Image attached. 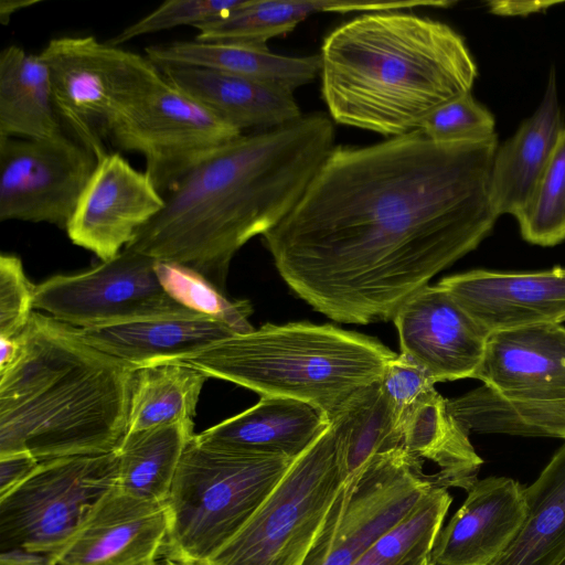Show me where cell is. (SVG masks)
<instances>
[{
    "instance_id": "30",
    "label": "cell",
    "mask_w": 565,
    "mask_h": 565,
    "mask_svg": "<svg viewBox=\"0 0 565 565\" xmlns=\"http://www.w3.org/2000/svg\"><path fill=\"white\" fill-rule=\"evenodd\" d=\"M330 426L338 438L345 479L371 457L402 447L403 426L379 381L354 393Z\"/></svg>"
},
{
    "instance_id": "43",
    "label": "cell",
    "mask_w": 565,
    "mask_h": 565,
    "mask_svg": "<svg viewBox=\"0 0 565 565\" xmlns=\"http://www.w3.org/2000/svg\"><path fill=\"white\" fill-rule=\"evenodd\" d=\"M38 3L36 0H1L0 2V22L8 24L11 17L28 7Z\"/></svg>"
},
{
    "instance_id": "26",
    "label": "cell",
    "mask_w": 565,
    "mask_h": 565,
    "mask_svg": "<svg viewBox=\"0 0 565 565\" xmlns=\"http://www.w3.org/2000/svg\"><path fill=\"white\" fill-rule=\"evenodd\" d=\"M46 64L18 45L0 52V137L46 139L63 132Z\"/></svg>"
},
{
    "instance_id": "34",
    "label": "cell",
    "mask_w": 565,
    "mask_h": 565,
    "mask_svg": "<svg viewBox=\"0 0 565 565\" xmlns=\"http://www.w3.org/2000/svg\"><path fill=\"white\" fill-rule=\"evenodd\" d=\"M516 220L531 244L554 246L565 241V126L531 203Z\"/></svg>"
},
{
    "instance_id": "17",
    "label": "cell",
    "mask_w": 565,
    "mask_h": 565,
    "mask_svg": "<svg viewBox=\"0 0 565 565\" xmlns=\"http://www.w3.org/2000/svg\"><path fill=\"white\" fill-rule=\"evenodd\" d=\"M461 307L489 333L565 321V268L475 269L443 278Z\"/></svg>"
},
{
    "instance_id": "10",
    "label": "cell",
    "mask_w": 565,
    "mask_h": 565,
    "mask_svg": "<svg viewBox=\"0 0 565 565\" xmlns=\"http://www.w3.org/2000/svg\"><path fill=\"white\" fill-rule=\"evenodd\" d=\"M118 465L117 450L40 462L0 498V552L57 554L117 484Z\"/></svg>"
},
{
    "instance_id": "20",
    "label": "cell",
    "mask_w": 565,
    "mask_h": 565,
    "mask_svg": "<svg viewBox=\"0 0 565 565\" xmlns=\"http://www.w3.org/2000/svg\"><path fill=\"white\" fill-rule=\"evenodd\" d=\"M83 339L135 369L179 362L236 334L222 322L180 308L117 323L78 328Z\"/></svg>"
},
{
    "instance_id": "37",
    "label": "cell",
    "mask_w": 565,
    "mask_h": 565,
    "mask_svg": "<svg viewBox=\"0 0 565 565\" xmlns=\"http://www.w3.org/2000/svg\"><path fill=\"white\" fill-rule=\"evenodd\" d=\"M35 286L28 279L19 257L0 256V337L15 338L33 312Z\"/></svg>"
},
{
    "instance_id": "39",
    "label": "cell",
    "mask_w": 565,
    "mask_h": 565,
    "mask_svg": "<svg viewBox=\"0 0 565 565\" xmlns=\"http://www.w3.org/2000/svg\"><path fill=\"white\" fill-rule=\"evenodd\" d=\"M41 461L26 452L0 457V498L23 483Z\"/></svg>"
},
{
    "instance_id": "31",
    "label": "cell",
    "mask_w": 565,
    "mask_h": 565,
    "mask_svg": "<svg viewBox=\"0 0 565 565\" xmlns=\"http://www.w3.org/2000/svg\"><path fill=\"white\" fill-rule=\"evenodd\" d=\"M207 379L204 373L181 362L138 369L130 398L127 433L193 420Z\"/></svg>"
},
{
    "instance_id": "19",
    "label": "cell",
    "mask_w": 565,
    "mask_h": 565,
    "mask_svg": "<svg viewBox=\"0 0 565 565\" xmlns=\"http://www.w3.org/2000/svg\"><path fill=\"white\" fill-rule=\"evenodd\" d=\"M527 514L525 488L508 477L477 479L441 527L434 565H491L511 544Z\"/></svg>"
},
{
    "instance_id": "29",
    "label": "cell",
    "mask_w": 565,
    "mask_h": 565,
    "mask_svg": "<svg viewBox=\"0 0 565 565\" xmlns=\"http://www.w3.org/2000/svg\"><path fill=\"white\" fill-rule=\"evenodd\" d=\"M193 420L127 433L118 448L117 487L137 498L166 503L184 450L194 436Z\"/></svg>"
},
{
    "instance_id": "18",
    "label": "cell",
    "mask_w": 565,
    "mask_h": 565,
    "mask_svg": "<svg viewBox=\"0 0 565 565\" xmlns=\"http://www.w3.org/2000/svg\"><path fill=\"white\" fill-rule=\"evenodd\" d=\"M167 532L166 503L137 498L114 486L51 557L56 565H153Z\"/></svg>"
},
{
    "instance_id": "2",
    "label": "cell",
    "mask_w": 565,
    "mask_h": 565,
    "mask_svg": "<svg viewBox=\"0 0 565 565\" xmlns=\"http://www.w3.org/2000/svg\"><path fill=\"white\" fill-rule=\"evenodd\" d=\"M334 138L333 121L322 113L243 134L190 170L125 248L185 266L224 291L236 252L295 207Z\"/></svg>"
},
{
    "instance_id": "11",
    "label": "cell",
    "mask_w": 565,
    "mask_h": 565,
    "mask_svg": "<svg viewBox=\"0 0 565 565\" xmlns=\"http://www.w3.org/2000/svg\"><path fill=\"white\" fill-rule=\"evenodd\" d=\"M436 486L402 447L371 457L344 480L303 565H352Z\"/></svg>"
},
{
    "instance_id": "38",
    "label": "cell",
    "mask_w": 565,
    "mask_h": 565,
    "mask_svg": "<svg viewBox=\"0 0 565 565\" xmlns=\"http://www.w3.org/2000/svg\"><path fill=\"white\" fill-rule=\"evenodd\" d=\"M379 382L402 426L417 406L438 393L435 382L402 354L387 363Z\"/></svg>"
},
{
    "instance_id": "41",
    "label": "cell",
    "mask_w": 565,
    "mask_h": 565,
    "mask_svg": "<svg viewBox=\"0 0 565 565\" xmlns=\"http://www.w3.org/2000/svg\"><path fill=\"white\" fill-rule=\"evenodd\" d=\"M0 565H56L50 555L23 550L0 552Z\"/></svg>"
},
{
    "instance_id": "15",
    "label": "cell",
    "mask_w": 565,
    "mask_h": 565,
    "mask_svg": "<svg viewBox=\"0 0 565 565\" xmlns=\"http://www.w3.org/2000/svg\"><path fill=\"white\" fill-rule=\"evenodd\" d=\"M164 205L146 171L134 168L119 152H108L97 161L65 231L73 244L105 262L118 255Z\"/></svg>"
},
{
    "instance_id": "22",
    "label": "cell",
    "mask_w": 565,
    "mask_h": 565,
    "mask_svg": "<svg viewBox=\"0 0 565 565\" xmlns=\"http://www.w3.org/2000/svg\"><path fill=\"white\" fill-rule=\"evenodd\" d=\"M564 126L557 98L555 72L534 114L497 148L490 173V200L498 216L518 218L531 203Z\"/></svg>"
},
{
    "instance_id": "44",
    "label": "cell",
    "mask_w": 565,
    "mask_h": 565,
    "mask_svg": "<svg viewBox=\"0 0 565 565\" xmlns=\"http://www.w3.org/2000/svg\"><path fill=\"white\" fill-rule=\"evenodd\" d=\"M153 565H182L167 557H159Z\"/></svg>"
},
{
    "instance_id": "46",
    "label": "cell",
    "mask_w": 565,
    "mask_h": 565,
    "mask_svg": "<svg viewBox=\"0 0 565 565\" xmlns=\"http://www.w3.org/2000/svg\"><path fill=\"white\" fill-rule=\"evenodd\" d=\"M556 565H565V555L561 558V561Z\"/></svg>"
},
{
    "instance_id": "13",
    "label": "cell",
    "mask_w": 565,
    "mask_h": 565,
    "mask_svg": "<svg viewBox=\"0 0 565 565\" xmlns=\"http://www.w3.org/2000/svg\"><path fill=\"white\" fill-rule=\"evenodd\" d=\"M97 161L65 132L46 139L0 137V221L66 230Z\"/></svg>"
},
{
    "instance_id": "28",
    "label": "cell",
    "mask_w": 565,
    "mask_h": 565,
    "mask_svg": "<svg viewBox=\"0 0 565 565\" xmlns=\"http://www.w3.org/2000/svg\"><path fill=\"white\" fill-rule=\"evenodd\" d=\"M527 514L491 565H556L565 555V444L525 488Z\"/></svg>"
},
{
    "instance_id": "6",
    "label": "cell",
    "mask_w": 565,
    "mask_h": 565,
    "mask_svg": "<svg viewBox=\"0 0 565 565\" xmlns=\"http://www.w3.org/2000/svg\"><path fill=\"white\" fill-rule=\"evenodd\" d=\"M475 379L483 384L447 399L467 431L565 439L563 326L492 333Z\"/></svg>"
},
{
    "instance_id": "32",
    "label": "cell",
    "mask_w": 565,
    "mask_h": 565,
    "mask_svg": "<svg viewBox=\"0 0 565 565\" xmlns=\"http://www.w3.org/2000/svg\"><path fill=\"white\" fill-rule=\"evenodd\" d=\"M452 502L448 489L436 486L395 527L352 565H417L429 557Z\"/></svg>"
},
{
    "instance_id": "27",
    "label": "cell",
    "mask_w": 565,
    "mask_h": 565,
    "mask_svg": "<svg viewBox=\"0 0 565 565\" xmlns=\"http://www.w3.org/2000/svg\"><path fill=\"white\" fill-rule=\"evenodd\" d=\"M470 433L452 416L439 393L417 406L403 426L402 448L414 458L434 463L437 481L466 491L478 479L482 458Z\"/></svg>"
},
{
    "instance_id": "36",
    "label": "cell",
    "mask_w": 565,
    "mask_h": 565,
    "mask_svg": "<svg viewBox=\"0 0 565 565\" xmlns=\"http://www.w3.org/2000/svg\"><path fill=\"white\" fill-rule=\"evenodd\" d=\"M242 0H170L157 9L126 26L113 36L108 43L115 46L136 38L170 30L182 25L196 26L217 19L233 9Z\"/></svg>"
},
{
    "instance_id": "33",
    "label": "cell",
    "mask_w": 565,
    "mask_h": 565,
    "mask_svg": "<svg viewBox=\"0 0 565 565\" xmlns=\"http://www.w3.org/2000/svg\"><path fill=\"white\" fill-rule=\"evenodd\" d=\"M154 270L163 290L179 305L209 316L233 330L247 333L253 312L248 300H233L201 274L175 263L156 262Z\"/></svg>"
},
{
    "instance_id": "8",
    "label": "cell",
    "mask_w": 565,
    "mask_h": 565,
    "mask_svg": "<svg viewBox=\"0 0 565 565\" xmlns=\"http://www.w3.org/2000/svg\"><path fill=\"white\" fill-rule=\"evenodd\" d=\"M344 480L329 425L292 460L246 524L200 565H303Z\"/></svg>"
},
{
    "instance_id": "7",
    "label": "cell",
    "mask_w": 565,
    "mask_h": 565,
    "mask_svg": "<svg viewBox=\"0 0 565 565\" xmlns=\"http://www.w3.org/2000/svg\"><path fill=\"white\" fill-rule=\"evenodd\" d=\"M294 459L215 446H186L166 502L168 532L161 556L200 565L252 518Z\"/></svg>"
},
{
    "instance_id": "24",
    "label": "cell",
    "mask_w": 565,
    "mask_h": 565,
    "mask_svg": "<svg viewBox=\"0 0 565 565\" xmlns=\"http://www.w3.org/2000/svg\"><path fill=\"white\" fill-rule=\"evenodd\" d=\"M154 64H178L206 67L256 81L294 93L312 82L321 72V56H285L268 47L239 44L178 41L145 49Z\"/></svg>"
},
{
    "instance_id": "1",
    "label": "cell",
    "mask_w": 565,
    "mask_h": 565,
    "mask_svg": "<svg viewBox=\"0 0 565 565\" xmlns=\"http://www.w3.org/2000/svg\"><path fill=\"white\" fill-rule=\"evenodd\" d=\"M497 148V137L446 143L420 130L334 147L295 207L263 235L279 275L337 322L393 319L492 231Z\"/></svg>"
},
{
    "instance_id": "16",
    "label": "cell",
    "mask_w": 565,
    "mask_h": 565,
    "mask_svg": "<svg viewBox=\"0 0 565 565\" xmlns=\"http://www.w3.org/2000/svg\"><path fill=\"white\" fill-rule=\"evenodd\" d=\"M401 354L434 382L475 379L489 334L440 285L425 286L393 317Z\"/></svg>"
},
{
    "instance_id": "9",
    "label": "cell",
    "mask_w": 565,
    "mask_h": 565,
    "mask_svg": "<svg viewBox=\"0 0 565 565\" xmlns=\"http://www.w3.org/2000/svg\"><path fill=\"white\" fill-rule=\"evenodd\" d=\"M39 54L62 126L97 160L108 153L114 126L163 78L146 55L93 35L52 39Z\"/></svg>"
},
{
    "instance_id": "23",
    "label": "cell",
    "mask_w": 565,
    "mask_h": 565,
    "mask_svg": "<svg viewBox=\"0 0 565 565\" xmlns=\"http://www.w3.org/2000/svg\"><path fill=\"white\" fill-rule=\"evenodd\" d=\"M329 425L322 413L307 403L263 396L253 407L196 434V437L220 447L295 459Z\"/></svg>"
},
{
    "instance_id": "45",
    "label": "cell",
    "mask_w": 565,
    "mask_h": 565,
    "mask_svg": "<svg viewBox=\"0 0 565 565\" xmlns=\"http://www.w3.org/2000/svg\"><path fill=\"white\" fill-rule=\"evenodd\" d=\"M417 565H434L431 559H430V556L425 558L424 561H422L419 564Z\"/></svg>"
},
{
    "instance_id": "21",
    "label": "cell",
    "mask_w": 565,
    "mask_h": 565,
    "mask_svg": "<svg viewBox=\"0 0 565 565\" xmlns=\"http://www.w3.org/2000/svg\"><path fill=\"white\" fill-rule=\"evenodd\" d=\"M174 87L241 132L265 131L303 115L292 93L228 73L192 65H158Z\"/></svg>"
},
{
    "instance_id": "42",
    "label": "cell",
    "mask_w": 565,
    "mask_h": 565,
    "mask_svg": "<svg viewBox=\"0 0 565 565\" xmlns=\"http://www.w3.org/2000/svg\"><path fill=\"white\" fill-rule=\"evenodd\" d=\"M19 352V340L15 338L0 337V370L9 366L15 359Z\"/></svg>"
},
{
    "instance_id": "35",
    "label": "cell",
    "mask_w": 565,
    "mask_h": 565,
    "mask_svg": "<svg viewBox=\"0 0 565 565\" xmlns=\"http://www.w3.org/2000/svg\"><path fill=\"white\" fill-rule=\"evenodd\" d=\"M494 127L491 113L469 93L434 110L419 130L436 142H480L497 137Z\"/></svg>"
},
{
    "instance_id": "40",
    "label": "cell",
    "mask_w": 565,
    "mask_h": 565,
    "mask_svg": "<svg viewBox=\"0 0 565 565\" xmlns=\"http://www.w3.org/2000/svg\"><path fill=\"white\" fill-rule=\"evenodd\" d=\"M555 1H490L489 10L500 15H527L533 12L544 11L556 4Z\"/></svg>"
},
{
    "instance_id": "12",
    "label": "cell",
    "mask_w": 565,
    "mask_h": 565,
    "mask_svg": "<svg viewBox=\"0 0 565 565\" xmlns=\"http://www.w3.org/2000/svg\"><path fill=\"white\" fill-rule=\"evenodd\" d=\"M242 135L163 75L114 126L109 140L142 154L146 173L166 196L190 170Z\"/></svg>"
},
{
    "instance_id": "3",
    "label": "cell",
    "mask_w": 565,
    "mask_h": 565,
    "mask_svg": "<svg viewBox=\"0 0 565 565\" xmlns=\"http://www.w3.org/2000/svg\"><path fill=\"white\" fill-rule=\"evenodd\" d=\"M321 94L332 121L390 138L420 129L471 93L476 63L449 25L403 10L363 13L321 46Z\"/></svg>"
},
{
    "instance_id": "5",
    "label": "cell",
    "mask_w": 565,
    "mask_h": 565,
    "mask_svg": "<svg viewBox=\"0 0 565 565\" xmlns=\"http://www.w3.org/2000/svg\"><path fill=\"white\" fill-rule=\"evenodd\" d=\"M396 355L372 337L291 322L236 333L179 362L262 397L307 403L330 424L354 393L380 381Z\"/></svg>"
},
{
    "instance_id": "25",
    "label": "cell",
    "mask_w": 565,
    "mask_h": 565,
    "mask_svg": "<svg viewBox=\"0 0 565 565\" xmlns=\"http://www.w3.org/2000/svg\"><path fill=\"white\" fill-rule=\"evenodd\" d=\"M401 1L242 0L228 13L195 26V40L267 47V42L291 32L319 12H377L401 10Z\"/></svg>"
},
{
    "instance_id": "14",
    "label": "cell",
    "mask_w": 565,
    "mask_h": 565,
    "mask_svg": "<svg viewBox=\"0 0 565 565\" xmlns=\"http://www.w3.org/2000/svg\"><path fill=\"white\" fill-rule=\"evenodd\" d=\"M154 265L153 258L124 248L85 271L56 275L36 285L33 306L77 328L117 323L182 308L163 290Z\"/></svg>"
},
{
    "instance_id": "4",
    "label": "cell",
    "mask_w": 565,
    "mask_h": 565,
    "mask_svg": "<svg viewBox=\"0 0 565 565\" xmlns=\"http://www.w3.org/2000/svg\"><path fill=\"white\" fill-rule=\"evenodd\" d=\"M17 359L0 370V457L39 461L115 451L127 433L137 369L78 328L32 312Z\"/></svg>"
}]
</instances>
